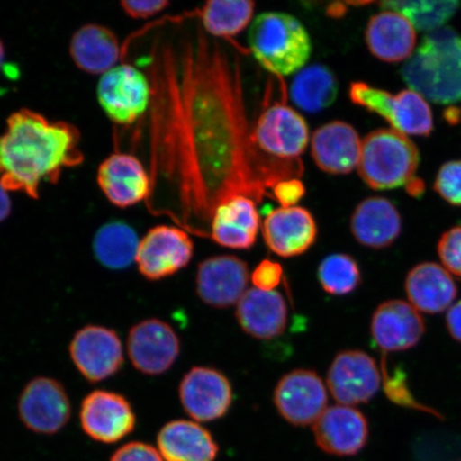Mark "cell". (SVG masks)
<instances>
[{"mask_svg": "<svg viewBox=\"0 0 461 461\" xmlns=\"http://www.w3.org/2000/svg\"><path fill=\"white\" fill-rule=\"evenodd\" d=\"M154 56V212L205 238L224 202L246 195L262 203L274 199L279 183L301 180L302 160L269 158L253 140L238 50L197 27L163 43Z\"/></svg>", "mask_w": 461, "mask_h": 461, "instance_id": "obj_1", "label": "cell"}, {"mask_svg": "<svg viewBox=\"0 0 461 461\" xmlns=\"http://www.w3.org/2000/svg\"><path fill=\"white\" fill-rule=\"evenodd\" d=\"M84 159L77 126L28 108L11 113L0 135V183L9 193L37 200L42 183L59 182Z\"/></svg>", "mask_w": 461, "mask_h": 461, "instance_id": "obj_2", "label": "cell"}, {"mask_svg": "<svg viewBox=\"0 0 461 461\" xmlns=\"http://www.w3.org/2000/svg\"><path fill=\"white\" fill-rule=\"evenodd\" d=\"M403 80L424 99L437 104L461 101V37L449 28L426 36L402 68Z\"/></svg>", "mask_w": 461, "mask_h": 461, "instance_id": "obj_3", "label": "cell"}, {"mask_svg": "<svg viewBox=\"0 0 461 461\" xmlns=\"http://www.w3.org/2000/svg\"><path fill=\"white\" fill-rule=\"evenodd\" d=\"M248 42L265 70L290 77L303 70L312 53V41L303 23L285 13H264L252 21Z\"/></svg>", "mask_w": 461, "mask_h": 461, "instance_id": "obj_4", "label": "cell"}, {"mask_svg": "<svg viewBox=\"0 0 461 461\" xmlns=\"http://www.w3.org/2000/svg\"><path fill=\"white\" fill-rule=\"evenodd\" d=\"M419 151L406 135L393 129L376 130L362 140L358 173L374 190L407 186L419 166Z\"/></svg>", "mask_w": 461, "mask_h": 461, "instance_id": "obj_5", "label": "cell"}, {"mask_svg": "<svg viewBox=\"0 0 461 461\" xmlns=\"http://www.w3.org/2000/svg\"><path fill=\"white\" fill-rule=\"evenodd\" d=\"M348 95L355 105L380 115L403 135L426 137L434 130L429 103L416 91L402 90L392 95L370 84L354 82Z\"/></svg>", "mask_w": 461, "mask_h": 461, "instance_id": "obj_6", "label": "cell"}, {"mask_svg": "<svg viewBox=\"0 0 461 461\" xmlns=\"http://www.w3.org/2000/svg\"><path fill=\"white\" fill-rule=\"evenodd\" d=\"M96 95L109 120L129 126L136 123L151 106L152 86L140 68L121 63L102 75Z\"/></svg>", "mask_w": 461, "mask_h": 461, "instance_id": "obj_7", "label": "cell"}, {"mask_svg": "<svg viewBox=\"0 0 461 461\" xmlns=\"http://www.w3.org/2000/svg\"><path fill=\"white\" fill-rule=\"evenodd\" d=\"M310 138L307 121L286 104L265 109L253 125V140L259 151L276 160H301Z\"/></svg>", "mask_w": 461, "mask_h": 461, "instance_id": "obj_8", "label": "cell"}, {"mask_svg": "<svg viewBox=\"0 0 461 461\" xmlns=\"http://www.w3.org/2000/svg\"><path fill=\"white\" fill-rule=\"evenodd\" d=\"M71 412L67 391L56 379L33 378L22 391L19 416L23 424L36 434H56L70 420Z\"/></svg>", "mask_w": 461, "mask_h": 461, "instance_id": "obj_9", "label": "cell"}, {"mask_svg": "<svg viewBox=\"0 0 461 461\" xmlns=\"http://www.w3.org/2000/svg\"><path fill=\"white\" fill-rule=\"evenodd\" d=\"M193 256L194 243L185 230L158 226L140 240L136 263L144 278L158 281L186 267Z\"/></svg>", "mask_w": 461, "mask_h": 461, "instance_id": "obj_10", "label": "cell"}, {"mask_svg": "<svg viewBox=\"0 0 461 461\" xmlns=\"http://www.w3.org/2000/svg\"><path fill=\"white\" fill-rule=\"evenodd\" d=\"M382 374L376 362L362 350H345L333 359L327 385L339 405L356 406L370 402L380 388Z\"/></svg>", "mask_w": 461, "mask_h": 461, "instance_id": "obj_11", "label": "cell"}, {"mask_svg": "<svg viewBox=\"0 0 461 461\" xmlns=\"http://www.w3.org/2000/svg\"><path fill=\"white\" fill-rule=\"evenodd\" d=\"M274 402L276 411L288 423L314 424L327 409L326 385L313 371L303 368L292 371L276 384Z\"/></svg>", "mask_w": 461, "mask_h": 461, "instance_id": "obj_12", "label": "cell"}, {"mask_svg": "<svg viewBox=\"0 0 461 461\" xmlns=\"http://www.w3.org/2000/svg\"><path fill=\"white\" fill-rule=\"evenodd\" d=\"M70 355L75 366L90 383L113 376L124 363L123 346L118 334L102 326H86L75 333Z\"/></svg>", "mask_w": 461, "mask_h": 461, "instance_id": "obj_13", "label": "cell"}, {"mask_svg": "<svg viewBox=\"0 0 461 461\" xmlns=\"http://www.w3.org/2000/svg\"><path fill=\"white\" fill-rule=\"evenodd\" d=\"M79 418L85 434L105 445L124 439L136 426L131 402L124 396L105 390H95L85 397Z\"/></svg>", "mask_w": 461, "mask_h": 461, "instance_id": "obj_14", "label": "cell"}, {"mask_svg": "<svg viewBox=\"0 0 461 461\" xmlns=\"http://www.w3.org/2000/svg\"><path fill=\"white\" fill-rule=\"evenodd\" d=\"M181 351L180 339L166 321L151 319L138 322L128 338V353L136 370L149 376L169 371Z\"/></svg>", "mask_w": 461, "mask_h": 461, "instance_id": "obj_15", "label": "cell"}, {"mask_svg": "<svg viewBox=\"0 0 461 461\" xmlns=\"http://www.w3.org/2000/svg\"><path fill=\"white\" fill-rule=\"evenodd\" d=\"M180 400L188 416L197 422H212L226 416L233 401L229 379L215 368L195 366L183 377Z\"/></svg>", "mask_w": 461, "mask_h": 461, "instance_id": "obj_16", "label": "cell"}, {"mask_svg": "<svg viewBox=\"0 0 461 461\" xmlns=\"http://www.w3.org/2000/svg\"><path fill=\"white\" fill-rule=\"evenodd\" d=\"M96 181L106 199L120 209L134 206L151 194V176L141 160L129 153L115 152L104 159Z\"/></svg>", "mask_w": 461, "mask_h": 461, "instance_id": "obj_17", "label": "cell"}, {"mask_svg": "<svg viewBox=\"0 0 461 461\" xmlns=\"http://www.w3.org/2000/svg\"><path fill=\"white\" fill-rule=\"evenodd\" d=\"M249 279V268L243 259L235 256L209 258L199 264L197 294L210 307L229 308L244 296Z\"/></svg>", "mask_w": 461, "mask_h": 461, "instance_id": "obj_18", "label": "cell"}, {"mask_svg": "<svg viewBox=\"0 0 461 461\" xmlns=\"http://www.w3.org/2000/svg\"><path fill=\"white\" fill-rule=\"evenodd\" d=\"M265 243L275 255L294 258L303 255L317 239V224L303 206L278 207L262 223Z\"/></svg>", "mask_w": 461, "mask_h": 461, "instance_id": "obj_19", "label": "cell"}, {"mask_svg": "<svg viewBox=\"0 0 461 461\" xmlns=\"http://www.w3.org/2000/svg\"><path fill=\"white\" fill-rule=\"evenodd\" d=\"M311 157L317 168L331 176H344L358 168L362 140L353 125L331 121L311 136Z\"/></svg>", "mask_w": 461, "mask_h": 461, "instance_id": "obj_20", "label": "cell"}, {"mask_svg": "<svg viewBox=\"0 0 461 461\" xmlns=\"http://www.w3.org/2000/svg\"><path fill=\"white\" fill-rule=\"evenodd\" d=\"M316 445L334 456H354L362 451L368 439V423L354 407H328L313 424Z\"/></svg>", "mask_w": 461, "mask_h": 461, "instance_id": "obj_21", "label": "cell"}, {"mask_svg": "<svg viewBox=\"0 0 461 461\" xmlns=\"http://www.w3.org/2000/svg\"><path fill=\"white\" fill-rule=\"evenodd\" d=\"M374 342L384 353L414 348L424 336L425 322L411 303L388 301L378 305L371 321Z\"/></svg>", "mask_w": 461, "mask_h": 461, "instance_id": "obj_22", "label": "cell"}, {"mask_svg": "<svg viewBox=\"0 0 461 461\" xmlns=\"http://www.w3.org/2000/svg\"><path fill=\"white\" fill-rule=\"evenodd\" d=\"M350 230L357 241L371 249H384L399 239L402 218L395 205L382 197L360 202L350 217Z\"/></svg>", "mask_w": 461, "mask_h": 461, "instance_id": "obj_23", "label": "cell"}, {"mask_svg": "<svg viewBox=\"0 0 461 461\" xmlns=\"http://www.w3.org/2000/svg\"><path fill=\"white\" fill-rule=\"evenodd\" d=\"M235 315L241 330L265 341L281 336L287 325L286 303L276 291L249 288L239 302Z\"/></svg>", "mask_w": 461, "mask_h": 461, "instance_id": "obj_24", "label": "cell"}, {"mask_svg": "<svg viewBox=\"0 0 461 461\" xmlns=\"http://www.w3.org/2000/svg\"><path fill=\"white\" fill-rule=\"evenodd\" d=\"M255 200L239 195L218 207L211 224V238L230 249L248 250L256 244L259 215Z\"/></svg>", "mask_w": 461, "mask_h": 461, "instance_id": "obj_25", "label": "cell"}, {"mask_svg": "<svg viewBox=\"0 0 461 461\" xmlns=\"http://www.w3.org/2000/svg\"><path fill=\"white\" fill-rule=\"evenodd\" d=\"M366 42L368 50L378 60L401 62L413 54L417 43L416 29L402 14L384 10L368 21Z\"/></svg>", "mask_w": 461, "mask_h": 461, "instance_id": "obj_26", "label": "cell"}, {"mask_svg": "<svg viewBox=\"0 0 461 461\" xmlns=\"http://www.w3.org/2000/svg\"><path fill=\"white\" fill-rule=\"evenodd\" d=\"M405 290L419 312L437 314L452 307L457 297V286L451 274L432 262L418 264L408 273Z\"/></svg>", "mask_w": 461, "mask_h": 461, "instance_id": "obj_27", "label": "cell"}, {"mask_svg": "<svg viewBox=\"0 0 461 461\" xmlns=\"http://www.w3.org/2000/svg\"><path fill=\"white\" fill-rule=\"evenodd\" d=\"M68 50L75 66L90 75L111 71L122 54L117 34L95 23L83 25L73 33Z\"/></svg>", "mask_w": 461, "mask_h": 461, "instance_id": "obj_28", "label": "cell"}, {"mask_svg": "<svg viewBox=\"0 0 461 461\" xmlns=\"http://www.w3.org/2000/svg\"><path fill=\"white\" fill-rule=\"evenodd\" d=\"M158 446L165 461H215L219 453L211 432L186 420L167 423L158 432Z\"/></svg>", "mask_w": 461, "mask_h": 461, "instance_id": "obj_29", "label": "cell"}, {"mask_svg": "<svg viewBox=\"0 0 461 461\" xmlns=\"http://www.w3.org/2000/svg\"><path fill=\"white\" fill-rule=\"evenodd\" d=\"M291 99L302 111L320 113L330 107L339 95V82L330 68L316 63L296 73L291 85Z\"/></svg>", "mask_w": 461, "mask_h": 461, "instance_id": "obj_30", "label": "cell"}, {"mask_svg": "<svg viewBox=\"0 0 461 461\" xmlns=\"http://www.w3.org/2000/svg\"><path fill=\"white\" fill-rule=\"evenodd\" d=\"M140 243L135 230L128 223L108 222L95 236V256L103 267L113 270L125 269L136 262Z\"/></svg>", "mask_w": 461, "mask_h": 461, "instance_id": "obj_31", "label": "cell"}, {"mask_svg": "<svg viewBox=\"0 0 461 461\" xmlns=\"http://www.w3.org/2000/svg\"><path fill=\"white\" fill-rule=\"evenodd\" d=\"M256 4L250 0H212L199 11L204 31L216 39L238 36L251 25Z\"/></svg>", "mask_w": 461, "mask_h": 461, "instance_id": "obj_32", "label": "cell"}, {"mask_svg": "<svg viewBox=\"0 0 461 461\" xmlns=\"http://www.w3.org/2000/svg\"><path fill=\"white\" fill-rule=\"evenodd\" d=\"M384 10L395 11L411 23L414 29L422 32H436L452 19L460 7L459 2H424V0H401V2L380 3Z\"/></svg>", "mask_w": 461, "mask_h": 461, "instance_id": "obj_33", "label": "cell"}, {"mask_svg": "<svg viewBox=\"0 0 461 461\" xmlns=\"http://www.w3.org/2000/svg\"><path fill=\"white\" fill-rule=\"evenodd\" d=\"M320 284L331 295L343 296L353 293L361 282L358 263L345 253H334L322 259L317 270Z\"/></svg>", "mask_w": 461, "mask_h": 461, "instance_id": "obj_34", "label": "cell"}, {"mask_svg": "<svg viewBox=\"0 0 461 461\" xmlns=\"http://www.w3.org/2000/svg\"><path fill=\"white\" fill-rule=\"evenodd\" d=\"M434 188L449 204L461 206V160L448 161L441 167Z\"/></svg>", "mask_w": 461, "mask_h": 461, "instance_id": "obj_35", "label": "cell"}, {"mask_svg": "<svg viewBox=\"0 0 461 461\" xmlns=\"http://www.w3.org/2000/svg\"><path fill=\"white\" fill-rule=\"evenodd\" d=\"M438 255L449 274L461 278V226L443 233L438 243Z\"/></svg>", "mask_w": 461, "mask_h": 461, "instance_id": "obj_36", "label": "cell"}, {"mask_svg": "<svg viewBox=\"0 0 461 461\" xmlns=\"http://www.w3.org/2000/svg\"><path fill=\"white\" fill-rule=\"evenodd\" d=\"M382 370L384 377V391L389 399L401 406L411 407L419 409L425 412L435 414L438 416L437 411L432 409L420 405L416 400L413 399L411 391L408 390L407 384L403 382V377L400 371H395L393 374L388 371L387 366L383 362Z\"/></svg>", "mask_w": 461, "mask_h": 461, "instance_id": "obj_37", "label": "cell"}, {"mask_svg": "<svg viewBox=\"0 0 461 461\" xmlns=\"http://www.w3.org/2000/svg\"><path fill=\"white\" fill-rule=\"evenodd\" d=\"M284 269L279 263L264 259L251 275V281L258 290L273 292L280 285Z\"/></svg>", "mask_w": 461, "mask_h": 461, "instance_id": "obj_38", "label": "cell"}, {"mask_svg": "<svg viewBox=\"0 0 461 461\" xmlns=\"http://www.w3.org/2000/svg\"><path fill=\"white\" fill-rule=\"evenodd\" d=\"M111 461H165L158 448L149 443L130 442L114 452Z\"/></svg>", "mask_w": 461, "mask_h": 461, "instance_id": "obj_39", "label": "cell"}, {"mask_svg": "<svg viewBox=\"0 0 461 461\" xmlns=\"http://www.w3.org/2000/svg\"><path fill=\"white\" fill-rule=\"evenodd\" d=\"M167 0H144V2H132V0H124L121 2V8L125 14L134 20H146L164 11L168 5Z\"/></svg>", "mask_w": 461, "mask_h": 461, "instance_id": "obj_40", "label": "cell"}, {"mask_svg": "<svg viewBox=\"0 0 461 461\" xmlns=\"http://www.w3.org/2000/svg\"><path fill=\"white\" fill-rule=\"evenodd\" d=\"M305 189L299 178H293L281 182L274 190V199L279 202L282 207L295 206L303 197Z\"/></svg>", "mask_w": 461, "mask_h": 461, "instance_id": "obj_41", "label": "cell"}, {"mask_svg": "<svg viewBox=\"0 0 461 461\" xmlns=\"http://www.w3.org/2000/svg\"><path fill=\"white\" fill-rule=\"evenodd\" d=\"M446 322L451 337L455 341L461 343V301L447 310Z\"/></svg>", "mask_w": 461, "mask_h": 461, "instance_id": "obj_42", "label": "cell"}, {"mask_svg": "<svg viewBox=\"0 0 461 461\" xmlns=\"http://www.w3.org/2000/svg\"><path fill=\"white\" fill-rule=\"evenodd\" d=\"M11 211H13V202H11L9 192L0 183V223L10 216Z\"/></svg>", "mask_w": 461, "mask_h": 461, "instance_id": "obj_43", "label": "cell"}, {"mask_svg": "<svg viewBox=\"0 0 461 461\" xmlns=\"http://www.w3.org/2000/svg\"><path fill=\"white\" fill-rule=\"evenodd\" d=\"M406 187L408 194L412 195V197H419L424 192V184L422 181L418 180V178H413Z\"/></svg>", "mask_w": 461, "mask_h": 461, "instance_id": "obj_44", "label": "cell"}, {"mask_svg": "<svg viewBox=\"0 0 461 461\" xmlns=\"http://www.w3.org/2000/svg\"><path fill=\"white\" fill-rule=\"evenodd\" d=\"M5 45L2 41V40H0V67H2L3 62L5 60Z\"/></svg>", "mask_w": 461, "mask_h": 461, "instance_id": "obj_45", "label": "cell"}]
</instances>
